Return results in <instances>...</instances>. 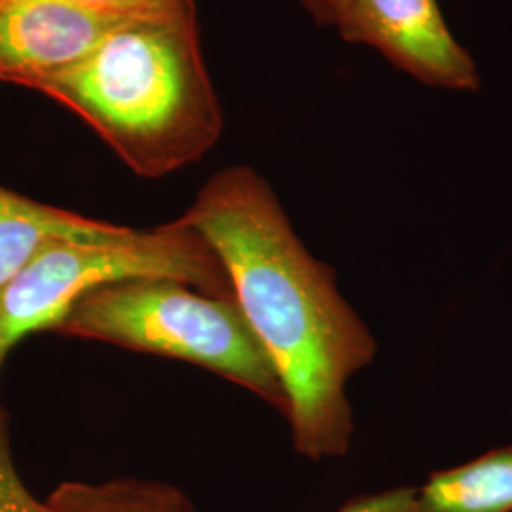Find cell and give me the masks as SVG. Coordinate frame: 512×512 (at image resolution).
<instances>
[{
  "label": "cell",
  "mask_w": 512,
  "mask_h": 512,
  "mask_svg": "<svg viewBox=\"0 0 512 512\" xmlns=\"http://www.w3.org/2000/svg\"><path fill=\"white\" fill-rule=\"evenodd\" d=\"M71 2L88 6V8L99 10V12L126 16V14H135V12L152 8L164 0H71Z\"/></svg>",
  "instance_id": "cell-12"
},
{
  "label": "cell",
  "mask_w": 512,
  "mask_h": 512,
  "mask_svg": "<svg viewBox=\"0 0 512 512\" xmlns=\"http://www.w3.org/2000/svg\"><path fill=\"white\" fill-rule=\"evenodd\" d=\"M124 224L84 217L37 202L0 184V293L35 256L63 239H105L126 230Z\"/></svg>",
  "instance_id": "cell-7"
},
{
  "label": "cell",
  "mask_w": 512,
  "mask_h": 512,
  "mask_svg": "<svg viewBox=\"0 0 512 512\" xmlns=\"http://www.w3.org/2000/svg\"><path fill=\"white\" fill-rule=\"evenodd\" d=\"M139 277L177 279L236 300L232 279L209 241L184 219L105 239H63L42 249L0 293V368L21 340L52 332L82 294Z\"/></svg>",
  "instance_id": "cell-4"
},
{
  "label": "cell",
  "mask_w": 512,
  "mask_h": 512,
  "mask_svg": "<svg viewBox=\"0 0 512 512\" xmlns=\"http://www.w3.org/2000/svg\"><path fill=\"white\" fill-rule=\"evenodd\" d=\"M219 255L236 302L289 399L294 450L342 458L353 435L346 385L378 344L296 236L270 183L249 165L217 171L183 213Z\"/></svg>",
  "instance_id": "cell-1"
},
{
  "label": "cell",
  "mask_w": 512,
  "mask_h": 512,
  "mask_svg": "<svg viewBox=\"0 0 512 512\" xmlns=\"http://www.w3.org/2000/svg\"><path fill=\"white\" fill-rule=\"evenodd\" d=\"M38 93L73 110L145 179L200 162L222 133L194 0L124 16L92 54Z\"/></svg>",
  "instance_id": "cell-2"
},
{
  "label": "cell",
  "mask_w": 512,
  "mask_h": 512,
  "mask_svg": "<svg viewBox=\"0 0 512 512\" xmlns=\"http://www.w3.org/2000/svg\"><path fill=\"white\" fill-rule=\"evenodd\" d=\"M338 33L365 44L427 86L476 92L480 73L440 12L439 0H349Z\"/></svg>",
  "instance_id": "cell-5"
},
{
  "label": "cell",
  "mask_w": 512,
  "mask_h": 512,
  "mask_svg": "<svg viewBox=\"0 0 512 512\" xmlns=\"http://www.w3.org/2000/svg\"><path fill=\"white\" fill-rule=\"evenodd\" d=\"M416 492V488H393L378 494L359 495L336 512H412Z\"/></svg>",
  "instance_id": "cell-11"
},
{
  "label": "cell",
  "mask_w": 512,
  "mask_h": 512,
  "mask_svg": "<svg viewBox=\"0 0 512 512\" xmlns=\"http://www.w3.org/2000/svg\"><path fill=\"white\" fill-rule=\"evenodd\" d=\"M412 512H512V446L433 473Z\"/></svg>",
  "instance_id": "cell-8"
},
{
  "label": "cell",
  "mask_w": 512,
  "mask_h": 512,
  "mask_svg": "<svg viewBox=\"0 0 512 512\" xmlns=\"http://www.w3.org/2000/svg\"><path fill=\"white\" fill-rule=\"evenodd\" d=\"M52 332L200 366L289 418L283 384L236 300L167 277L124 279L82 294Z\"/></svg>",
  "instance_id": "cell-3"
},
{
  "label": "cell",
  "mask_w": 512,
  "mask_h": 512,
  "mask_svg": "<svg viewBox=\"0 0 512 512\" xmlns=\"http://www.w3.org/2000/svg\"><path fill=\"white\" fill-rule=\"evenodd\" d=\"M306 8L313 14V18L321 23L336 27L338 19L342 18L349 0H302Z\"/></svg>",
  "instance_id": "cell-13"
},
{
  "label": "cell",
  "mask_w": 512,
  "mask_h": 512,
  "mask_svg": "<svg viewBox=\"0 0 512 512\" xmlns=\"http://www.w3.org/2000/svg\"><path fill=\"white\" fill-rule=\"evenodd\" d=\"M122 18L71 0H0V82L38 92L92 54Z\"/></svg>",
  "instance_id": "cell-6"
},
{
  "label": "cell",
  "mask_w": 512,
  "mask_h": 512,
  "mask_svg": "<svg viewBox=\"0 0 512 512\" xmlns=\"http://www.w3.org/2000/svg\"><path fill=\"white\" fill-rule=\"evenodd\" d=\"M0 512H48L44 501H38L29 492L23 478L19 476L12 440L8 412L0 403Z\"/></svg>",
  "instance_id": "cell-10"
},
{
  "label": "cell",
  "mask_w": 512,
  "mask_h": 512,
  "mask_svg": "<svg viewBox=\"0 0 512 512\" xmlns=\"http://www.w3.org/2000/svg\"><path fill=\"white\" fill-rule=\"evenodd\" d=\"M44 503L48 512H198L181 488L131 476L105 482H63Z\"/></svg>",
  "instance_id": "cell-9"
}]
</instances>
